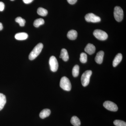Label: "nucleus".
Returning <instances> with one entry per match:
<instances>
[{"instance_id":"1","label":"nucleus","mask_w":126,"mask_h":126,"mask_svg":"<svg viewBox=\"0 0 126 126\" xmlns=\"http://www.w3.org/2000/svg\"><path fill=\"white\" fill-rule=\"evenodd\" d=\"M43 48V45L42 43H39L34 48L29 55L30 60L35 59L40 54Z\"/></svg>"},{"instance_id":"18","label":"nucleus","mask_w":126,"mask_h":126,"mask_svg":"<svg viewBox=\"0 0 126 126\" xmlns=\"http://www.w3.org/2000/svg\"><path fill=\"white\" fill-rule=\"evenodd\" d=\"M37 13L39 15L41 16H46L48 14V11L46 9L43 7H39L37 10Z\"/></svg>"},{"instance_id":"6","label":"nucleus","mask_w":126,"mask_h":126,"mask_svg":"<svg viewBox=\"0 0 126 126\" xmlns=\"http://www.w3.org/2000/svg\"><path fill=\"white\" fill-rule=\"evenodd\" d=\"M85 20L88 22L96 23L100 22L101 18L99 16H96L93 13H89L87 14L85 16Z\"/></svg>"},{"instance_id":"27","label":"nucleus","mask_w":126,"mask_h":126,"mask_svg":"<svg viewBox=\"0 0 126 126\" xmlns=\"http://www.w3.org/2000/svg\"><path fill=\"white\" fill-rule=\"evenodd\" d=\"M3 29V26L2 23H0V31L2 30Z\"/></svg>"},{"instance_id":"17","label":"nucleus","mask_w":126,"mask_h":126,"mask_svg":"<svg viewBox=\"0 0 126 126\" xmlns=\"http://www.w3.org/2000/svg\"><path fill=\"white\" fill-rule=\"evenodd\" d=\"M70 122L72 125L74 126H80L81 125L80 120L76 116H74L72 118Z\"/></svg>"},{"instance_id":"25","label":"nucleus","mask_w":126,"mask_h":126,"mask_svg":"<svg viewBox=\"0 0 126 126\" xmlns=\"http://www.w3.org/2000/svg\"><path fill=\"white\" fill-rule=\"evenodd\" d=\"M67 1L70 4H74L77 2V0H67Z\"/></svg>"},{"instance_id":"13","label":"nucleus","mask_w":126,"mask_h":126,"mask_svg":"<svg viewBox=\"0 0 126 126\" xmlns=\"http://www.w3.org/2000/svg\"><path fill=\"white\" fill-rule=\"evenodd\" d=\"M60 58L62 59L63 61L65 62L68 61L69 57L67 50L64 48H63L61 50Z\"/></svg>"},{"instance_id":"3","label":"nucleus","mask_w":126,"mask_h":126,"mask_svg":"<svg viewBox=\"0 0 126 126\" xmlns=\"http://www.w3.org/2000/svg\"><path fill=\"white\" fill-rule=\"evenodd\" d=\"M92 74V72L91 70H88L84 72L82 75L81 78V83L84 87H86L88 85Z\"/></svg>"},{"instance_id":"26","label":"nucleus","mask_w":126,"mask_h":126,"mask_svg":"<svg viewBox=\"0 0 126 126\" xmlns=\"http://www.w3.org/2000/svg\"><path fill=\"white\" fill-rule=\"evenodd\" d=\"M23 2L26 4H29L31 3L33 0H23Z\"/></svg>"},{"instance_id":"24","label":"nucleus","mask_w":126,"mask_h":126,"mask_svg":"<svg viewBox=\"0 0 126 126\" xmlns=\"http://www.w3.org/2000/svg\"><path fill=\"white\" fill-rule=\"evenodd\" d=\"M5 5L3 2L0 1V11H2L4 9Z\"/></svg>"},{"instance_id":"19","label":"nucleus","mask_w":126,"mask_h":126,"mask_svg":"<svg viewBox=\"0 0 126 126\" xmlns=\"http://www.w3.org/2000/svg\"><path fill=\"white\" fill-rule=\"evenodd\" d=\"M45 21L42 18H39L36 19L34 21L33 25L34 27H38L41 25L44 24Z\"/></svg>"},{"instance_id":"28","label":"nucleus","mask_w":126,"mask_h":126,"mask_svg":"<svg viewBox=\"0 0 126 126\" xmlns=\"http://www.w3.org/2000/svg\"><path fill=\"white\" fill-rule=\"evenodd\" d=\"M11 0V1H14V0Z\"/></svg>"},{"instance_id":"2","label":"nucleus","mask_w":126,"mask_h":126,"mask_svg":"<svg viewBox=\"0 0 126 126\" xmlns=\"http://www.w3.org/2000/svg\"><path fill=\"white\" fill-rule=\"evenodd\" d=\"M60 86L61 88L65 91H70L72 88V85L70 80L67 77H65L61 78Z\"/></svg>"},{"instance_id":"15","label":"nucleus","mask_w":126,"mask_h":126,"mask_svg":"<svg viewBox=\"0 0 126 126\" xmlns=\"http://www.w3.org/2000/svg\"><path fill=\"white\" fill-rule=\"evenodd\" d=\"M51 113V111L49 109H44L39 114V116L42 119H44L48 117Z\"/></svg>"},{"instance_id":"21","label":"nucleus","mask_w":126,"mask_h":126,"mask_svg":"<svg viewBox=\"0 0 126 126\" xmlns=\"http://www.w3.org/2000/svg\"><path fill=\"white\" fill-rule=\"evenodd\" d=\"M15 21L16 23H19V25L21 27L24 26L26 23V21L24 19L21 17H18L16 18Z\"/></svg>"},{"instance_id":"8","label":"nucleus","mask_w":126,"mask_h":126,"mask_svg":"<svg viewBox=\"0 0 126 126\" xmlns=\"http://www.w3.org/2000/svg\"><path fill=\"white\" fill-rule=\"evenodd\" d=\"M103 106L106 109L112 111H116L118 110L117 105L114 103L110 101H106L103 104Z\"/></svg>"},{"instance_id":"22","label":"nucleus","mask_w":126,"mask_h":126,"mask_svg":"<svg viewBox=\"0 0 126 126\" xmlns=\"http://www.w3.org/2000/svg\"><path fill=\"white\" fill-rule=\"evenodd\" d=\"M81 63H86L87 61V55L84 53H82L80 54V58L79 59Z\"/></svg>"},{"instance_id":"23","label":"nucleus","mask_w":126,"mask_h":126,"mask_svg":"<svg viewBox=\"0 0 126 126\" xmlns=\"http://www.w3.org/2000/svg\"><path fill=\"white\" fill-rule=\"evenodd\" d=\"M113 124L116 126H126V122L121 120H115L113 122Z\"/></svg>"},{"instance_id":"12","label":"nucleus","mask_w":126,"mask_h":126,"mask_svg":"<svg viewBox=\"0 0 126 126\" xmlns=\"http://www.w3.org/2000/svg\"><path fill=\"white\" fill-rule=\"evenodd\" d=\"M28 37V34L24 32L18 33L15 35V38L16 39L19 40H25Z\"/></svg>"},{"instance_id":"7","label":"nucleus","mask_w":126,"mask_h":126,"mask_svg":"<svg viewBox=\"0 0 126 126\" xmlns=\"http://www.w3.org/2000/svg\"><path fill=\"white\" fill-rule=\"evenodd\" d=\"M49 64L50 70L53 72H56L58 68L59 64L56 58L54 56L50 57L49 60Z\"/></svg>"},{"instance_id":"10","label":"nucleus","mask_w":126,"mask_h":126,"mask_svg":"<svg viewBox=\"0 0 126 126\" xmlns=\"http://www.w3.org/2000/svg\"><path fill=\"white\" fill-rule=\"evenodd\" d=\"M104 54V52L102 50L98 52L95 58V61L96 63L99 64H101L102 63Z\"/></svg>"},{"instance_id":"4","label":"nucleus","mask_w":126,"mask_h":126,"mask_svg":"<svg viewBox=\"0 0 126 126\" xmlns=\"http://www.w3.org/2000/svg\"><path fill=\"white\" fill-rule=\"evenodd\" d=\"M114 16L115 20L118 22H120L123 19L124 14L122 9L119 6H116L114 8Z\"/></svg>"},{"instance_id":"20","label":"nucleus","mask_w":126,"mask_h":126,"mask_svg":"<svg viewBox=\"0 0 126 126\" xmlns=\"http://www.w3.org/2000/svg\"><path fill=\"white\" fill-rule=\"evenodd\" d=\"M79 65H75L72 70V74L74 77H77L78 76L79 74Z\"/></svg>"},{"instance_id":"9","label":"nucleus","mask_w":126,"mask_h":126,"mask_svg":"<svg viewBox=\"0 0 126 126\" xmlns=\"http://www.w3.org/2000/svg\"><path fill=\"white\" fill-rule=\"evenodd\" d=\"M84 50L86 53L89 55L93 54L96 50V48L92 44H88L86 46Z\"/></svg>"},{"instance_id":"14","label":"nucleus","mask_w":126,"mask_h":126,"mask_svg":"<svg viewBox=\"0 0 126 126\" xmlns=\"http://www.w3.org/2000/svg\"><path fill=\"white\" fill-rule=\"evenodd\" d=\"M67 36L68 38L71 40H74L77 39L78 33L75 30H71L68 32Z\"/></svg>"},{"instance_id":"11","label":"nucleus","mask_w":126,"mask_h":126,"mask_svg":"<svg viewBox=\"0 0 126 126\" xmlns=\"http://www.w3.org/2000/svg\"><path fill=\"white\" fill-rule=\"evenodd\" d=\"M122 55L121 53L118 54L113 60L112 65L113 67H116L121 63L122 59Z\"/></svg>"},{"instance_id":"16","label":"nucleus","mask_w":126,"mask_h":126,"mask_svg":"<svg viewBox=\"0 0 126 126\" xmlns=\"http://www.w3.org/2000/svg\"><path fill=\"white\" fill-rule=\"evenodd\" d=\"M6 102V97L2 93H0V111L4 108Z\"/></svg>"},{"instance_id":"5","label":"nucleus","mask_w":126,"mask_h":126,"mask_svg":"<svg viewBox=\"0 0 126 126\" xmlns=\"http://www.w3.org/2000/svg\"><path fill=\"white\" fill-rule=\"evenodd\" d=\"M94 36L98 39L105 40L107 39L108 35L105 32L100 30H96L93 32Z\"/></svg>"}]
</instances>
